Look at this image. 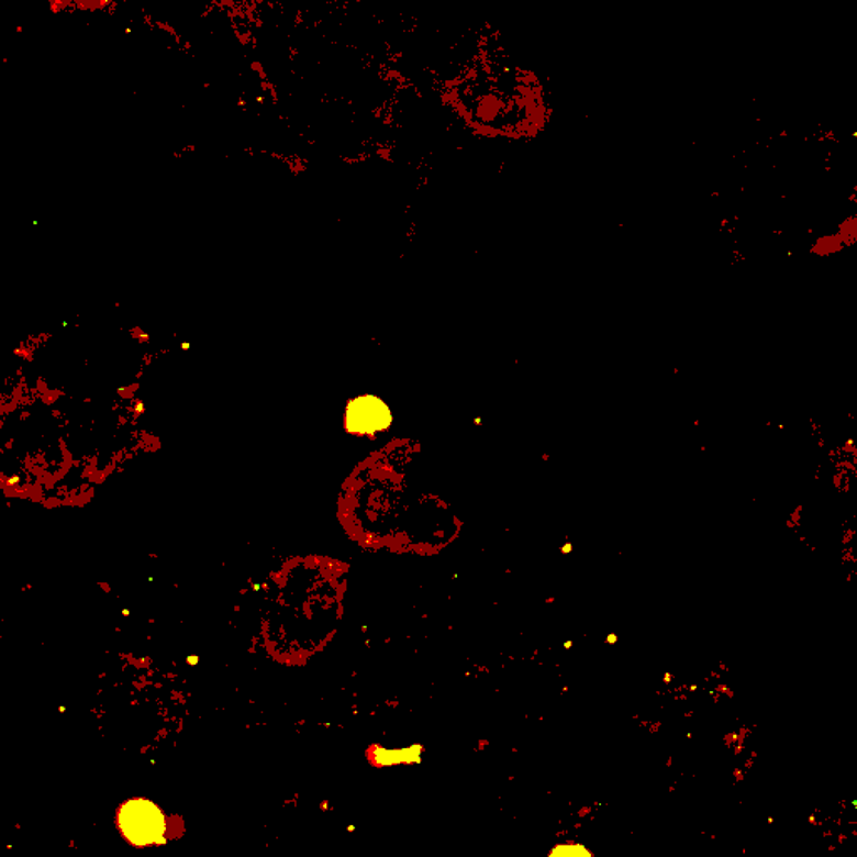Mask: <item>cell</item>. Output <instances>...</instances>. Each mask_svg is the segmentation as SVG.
<instances>
[{
  "mask_svg": "<svg viewBox=\"0 0 857 857\" xmlns=\"http://www.w3.org/2000/svg\"><path fill=\"white\" fill-rule=\"evenodd\" d=\"M118 827L133 846H159L176 837L171 815L145 799L124 802L118 811Z\"/></svg>",
  "mask_w": 857,
  "mask_h": 857,
  "instance_id": "3",
  "label": "cell"
},
{
  "mask_svg": "<svg viewBox=\"0 0 857 857\" xmlns=\"http://www.w3.org/2000/svg\"><path fill=\"white\" fill-rule=\"evenodd\" d=\"M415 441H392L354 472L342 492L338 520L348 538L372 552L436 553L457 538L459 517L446 499L414 475Z\"/></svg>",
  "mask_w": 857,
  "mask_h": 857,
  "instance_id": "1",
  "label": "cell"
},
{
  "mask_svg": "<svg viewBox=\"0 0 857 857\" xmlns=\"http://www.w3.org/2000/svg\"><path fill=\"white\" fill-rule=\"evenodd\" d=\"M348 566L331 556L285 559L261 588L257 639L277 664L302 667L331 645L344 619Z\"/></svg>",
  "mask_w": 857,
  "mask_h": 857,
  "instance_id": "2",
  "label": "cell"
},
{
  "mask_svg": "<svg viewBox=\"0 0 857 857\" xmlns=\"http://www.w3.org/2000/svg\"><path fill=\"white\" fill-rule=\"evenodd\" d=\"M392 425V412L377 398H360L347 409V429L357 436H377Z\"/></svg>",
  "mask_w": 857,
  "mask_h": 857,
  "instance_id": "4",
  "label": "cell"
}]
</instances>
